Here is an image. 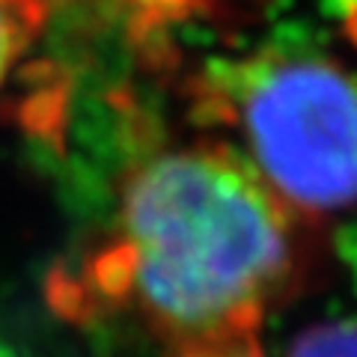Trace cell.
Here are the masks:
<instances>
[{"mask_svg": "<svg viewBox=\"0 0 357 357\" xmlns=\"http://www.w3.org/2000/svg\"><path fill=\"white\" fill-rule=\"evenodd\" d=\"M114 265L149 325L218 349L259 325L298 265V218L227 146L149 155L122 185Z\"/></svg>", "mask_w": 357, "mask_h": 357, "instance_id": "1", "label": "cell"}, {"mask_svg": "<svg viewBox=\"0 0 357 357\" xmlns=\"http://www.w3.org/2000/svg\"><path fill=\"white\" fill-rule=\"evenodd\" d=\"M238 158L295 218H328L354 197V86L316 54L259 57L229 84Z\"/></svg>", "mask_w": 357, "mask_h": 357, "instance_id": "2", "label": "cell"}, {"mask_svg": "<svg viewBox=\"0 0 357 357\" xmlns=\"http://www.w3.org/2000/svg\"><path fill=\"white\" fill-rule=\"evenodd\" d=\"M45 21L39 0H0V89L24 63Z\"/></svg>", "mask_w": 357, "mask_h": 357, "instance_id": "3", "label": "cell"}, {"mask_svg": "<svg viewBox=\"0 0 357 357\" xmlns=\"http://www.w3.org/2000/svg\"><path fill=\"white\" fill-rule=\"evenodd\" d=\"M286 357H354V331L349 321H321L289 345Z\"/></svg>", "mask_w": 357, "mask_h": 357, "instance_id": "4", "label": "cell"}]
</instances>
